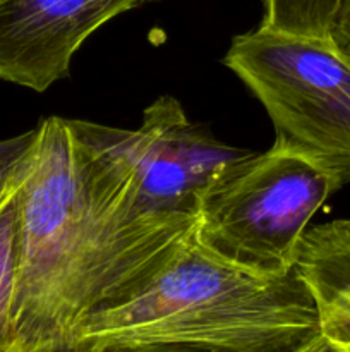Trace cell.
<instances>
[{"label": "cell", "instance_id": "8fae6325", "mask_svg": "<svg viewBox=\"0 0 350 352\" xmlns=\"http://www.w3.org/2000/svg\"><path fill=\"white\" fill-rule=\"evenodd\" d=\"M333 41L338 50L347 58H350V0L342 2V9H340L335 30H333Z\"/></svg>", "mask_w": 350, "mask_h": 352}, {"label": "cell", "instance_id": "9c48e42d", "mask_svg": "<svg viewBox=\"0 0 350 352\" xmlns=\"http://www.w3.org/2000/svg\"><path fill=\"white\" fill-rule=\"evenodd\" d=\"M21 168L0 198V352H12V298L14 280H16V195L17 188H19Z\"/></svg>", "mask_w": 350, "mask_h": 352}, {"label": "cell", "instance_id": "8992f818", "mask_svg": "<svg viewBox=\"0 0 350 352\" xmlns=\"http://www.w3.org/2000/svg\"><path fill=\"white\" fill-rule=\"evenodd\" d=\"M158 0H0V79L43 93L98 28Z\"/></svg>", "mask_w": 350, "mask_h": 352}, {"label": "cell", "instance_id": "52a82bcc", "mask_svg": "<svg viewBox=\"0 0 350 352\" xmlns=\"http://www.w3.org/2000/svg\"><path fill=\"white\" fill-rule=\"evenodd\" d=\"M294 272L314 301L325 349L350 352V219L307 227Z\"/></svg>", "mask_w": 350, "mask_h": 352}, {"label": "cell", "instance_id": "5b68a950", "mask_svg": "<svg viewBox=\"0 0 350 352\" xmlns=\"http://www.w3.org/2000/svg\"><path fill=\"white\" fill-rule=\"evenodd\" d=\"M338 189L331 175L299 155L277 146L253 151L209 186L196 236L220 258L254 274H290L302 234Z\"/></svg>", "mask_w": 350, "mask_h": 352}, {"label": "cell", "instance_id": "3957f363", "mask_svg": "<svg viewBox=\"0 0 350 352\" xmlns=\"http://www.w3.org/2000/svg\"><path fill=\"white\" fill-rule=\"evenodd\" d=\"M84 195L67 119L47 117L16 195L12 352H71L88 272Z\"/></svg>", "mask_w": 350, "mask_h": 352}, {"label": "cell", "instance_id": "7a4b0ae2", "mask_svg": "<svg viewBox=\"0 0 350 352\" xmlns=\"http://www.w3.org/2000/svg\"><path fill=\"white\" fill-rule=\"evenodd\" d=\"M326 352L318 311L294 270L266 277L209 251L196 226L112 302L82 316L71 352Z\"/></svg>", "mask_w": 350, "mask_h": 352}, {"label": "cell", "instance_id": "30bf717a", "mask_svg": "<svg viewBox=\"0 0 350 352\" xmlns=\"http://www.w3.org/2000/svg\"><path fill=\"white\" fill-rule=\"evenodd\" d=\"M34 140H36V127L19 136L0 141V198L26 160Z\"/></svg>", "mask_w": 350, "mask_h": 352}, {"label": "cell", "instance_id": "277c9868", "mask_svg": "<svg viewBox=\"0 0 350 352\" xmlns=\"http://www.w3.org/2000/svg\"><path fill=\"white\" fill-rule=\"evenodd\" d=\"M223 64L263 103L273 146L350 182V58L331 38L257 28L237 34Z\"/></svg>", "mask_w": 350, "mask_h": 352}, {"label": "cell", "instance_id": "ba28073f", "mask_svg": "<svg viewBox=\"0 0 350 352\" xmlns=\"http://www.w3.org/2000/svg\"><path fill=\"white\" fill-rule=\"evenodd\" d=\"M343 0H263L259 28L304 38H331Z\"/></svg>", "mask_w": 350, "mask_h": 352}, {"label": "cell", "instance_id": "6da1fadb", "mask_svg": "<svg viewBox=\"0 0 350 352\" xmlns=\"http://www.w3.org/2000/svg\"><path fill=\"white\" fill-rule=\"evenodd\" d=\"M67 126L88 226L84 316L153 272L194 229L209 186L253 151L218 141L168 95L134 131L75 119Z\"/></svg>", "mask_w": 350, "mask_h": 352}]
</instances>
